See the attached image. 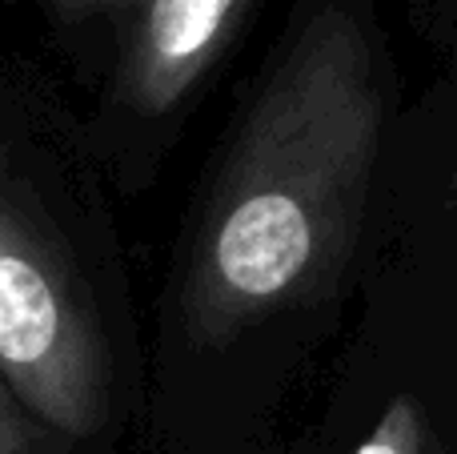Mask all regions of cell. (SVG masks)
<instances>
[{
  "label": "cell",
  "mask_w": 457,
  "mask_h": 454,
  "mask_svg": "<svg viewBox=\"0 0 457 454\" xmlns=\"http://www.w3.org/2000/svg\"><path fill=\"white\" fill-rule=\"evenodd\" d=\"M381 141L361 24L325 8L301 29L233 145L189 273V322L221 342L313 298L337 273Z\"/></svg>",
  "instance_id": "6da1fadb"
},
{
  "label": "cell",
  "mask_w": 457,
  "mask_h": 454,
  "mask_svg": "<svg viewBox=\"0 0 457 454\" xmlns=\"http://www.w3.org/2000/svg\"><path fill=\"white\" fill-rule=\"evenodd\" d=\"M120 61V101L133 113H169L221 56L249 0H133Z\"/></svg>",
  "instance_id": "3957f363"
},
{
  "label": "cell",
  "mask_w": 457,
  "mask_h": 454,
  "mask_svg": "<svg viewBox=\"0 0 457 454\" xmlns=\"http://www.w3.org/2000/svg\"><path fill=\"white\" fill-rule=\"evenodd\" d=\"M29 447H32V431L24 426V415L0 386V454H29Z\"/></svg>",
  "instance_id": "5b68a950"
},
{
  "label": "cell",
  "mask_w": 457,
  "mask_h": 454,
  "mask_svg": "<svg viewBox=\"0 0 457 454\" xmlns=\"http://www.w3.org/2000/svg\"><path fill=\"white\" fill-rule=\"evenodd\" d=\"M0 378L24 410L64 434L104 415V358L93 318L56 254L0 193Z\"/></svg>",
  "instance_id": "7a4b0ae2"
},
{
  "label": "cell",
  "mask_w": 457,
  "mask_h": 454,
  "mask_svg": "<svg viewBox=\"0 0 457 454\" xmlns=\"http://www.w3.org/2000/svg\"><path fill=\"white\" fill-rule=\"evenodd\" d=\"M69 13H101V8H129L133 0H56Z\"/></svg>",
  "instance_id": "8992f818"
},
{
  "label": "cell",
  "mask_w": 457,
  "mask_h": 454,
  "mask_svg": "<svg viewBox=\"0 0 457 454\" xmlns=\"http://www.w3.org/2000/svg\"><path fill=\"white\" fill-rule=\"evenodd\" d=\"M353 454H426V415L413 399H394Z\"/></svg>",
  "instance_id": "277c9868"
}]
</instances>
